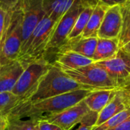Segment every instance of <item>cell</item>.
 I'll use <instances>...</instances> for the list:
<instances>
[{
	"label": "cell",
	"instance_id": "cell-9",
	"mask_svg": "<svg viewBox=\"0 0 130 130\" xmlns=\"http://www.w3.org/2000/svg\"><path fill=\"white\" fill-rule=\"evenodd\" d=\"M97 63L108 72L119 88L130 84V53L120 49L114 57Z\"/></svg>",
	"mask_w": 130,
	"mask_h": 130
},
{
	"label": "cell",
	"instance_id": "cell-30",
	"mask_svg": "<svg viewBox=\"0 0 130 130\" xmlns=\"http://www.w3.org/2000/svg\"><path fill=\"white\" fill-rule=\"evenodd\" d=\"M109 130H130V117L117 126Z\"/></svg>",
	"mask_w": 130,
	"mask_h": 130
},
{
	"label": "cell",
	"instance_id": "cell-19",
	"mask_svg": "<svg viewBox=\"0 0 130 130\" xmlns=\"http://www.w3.org/2000/svg\"><path fill=\"white\" fill-rule=\"evenodd\" d=\"M108 8H109L108 6L101 2H96L95 7L91 14L88 22L81 35L82 37L98 38V33L99 28L101 27L104 14Z\"/></svg>",
	"mask_w": 130,
	"mask_h": 130
},
{
	"label": "cell",
	"instance_id": "cell-12",
	"mask_svg": "<svg viewBox=\"0 0 130 130\" xmlns=\"http://www.w3.org/2000/svg\"><path fill=\"white\" fill-rule=\"evenodd\" d=\"M24 68L19 59L0 66V92H11Z\"/></svg>",
	"mask_w": 130,
	"mask_h": 130
},
{
	"label": "cell",
	"instance_id": "cell-7",
	"mask_svg": "<svg viewBox=\"0 0 130 130\" xmlns=\"http://www.w3.org/2000/svg\"><path fill=\"white\" fill-rule=\"evenodd\" d=\"M51 65L52 64L44 58L28 63L25 66L24 72L20 76L11 93L20 98L21 99V101L24 99L35 88Z\"/></svg>",
	"mask_w": 130,
	"mask_h": 130
},
{
	"label": "cell",
	"instance_id": "cell-16",
	"mask_svg": "<svg viewBox=\"0 0 130 130\" xmlns=\"http://www.w3.org/2000/svg\"><path fill=\"white\" fill-rule=\"evenodd\" d=\"M117 89L118 88L95 90L90 93L85 98L84 101L91 111L99 113L113 98Z\"/></svg>",
	"mask_w": 130,
	"mask_h": 130
},
{
	"label": "cell",
	"instance_id": "cell-10",
	"mask_svg": "<svg viewBox=\"0 0 130 130\" xmlns=\"http://www.w3.org/2000/svg\"><path fill=\"white\" fill-rule=\"evenodd\" d=\"M90 111L85 102L82 101L69 108L43 119L59 126L62 129L71 130L75 126L80 123Z\"/></svg>",
	"mask_w": 130,
	"mask_h": 130
},
{
	"label": "cell",
	"instance_id": "cell-4",
	"mask_svg": "<svg viewBox=\"0 0 130 130\" xmlns=\"http://www.w3.org/2000/svg\"><path fill=\"white\" fill-rule=\"evenodd\" d=\"M22 11L21 3L10 11L8 22L0 40V66L18 59L21 49Z\"/></svg>",
	"mask_w": 130,
	"mask_h": 130
},
{
	"label": "cell",
	"instance_id": "cell-1",
	"mask_svg": "<svg viewBox=\"0 0 130 130\" xmlns=\"http://www.w3.org/2000/svg\"><path fill=\"white\" fill-rule=\"evenodd\" d=\"M94 91L95 90L91 88H80L48 99L39 101L35 103L17 104L6 112L5 115L8 118L43 119L47 116L59 113L80 103Z\"/></svg>",
	"mask_w": 130,
	"mask_h": 130
},
{
	"label": "cell",
	"instance_id": "cell-18",
	"mask_svg": "<svg viewBox=\"0 0 130 130\" xmlns=\"http://www.w3.org/2000/svg\"><path fill=\"white\" fill-rule=\"evenodd\" d=\"M122 15V27L117 37L120 50L130 53V0L120 5Z\"/></svg>",
	"mask_w": 130,
	"mask_h": 130
},
{
	"label": "cell",
	"instance_id": "cell-17",
	"mask_svg": "<svg viewBox=\"0 0 130 130\" xmlns=\"http://www.w3.org/2000/svg\"><path fill=\"white\" fill-rule=\"evenodd\" d=\"M120 48L117 38H98L95 51L92 59L94 62H102L114 57Z\"/></svg>",
	"mask_w": 130,
	"mask_h": 130
},
{
	"label": "cell",
	"instance_id": "cell-21",
	"mask_svg": "<svg viewBox=\"0 0 130 130\" xmlns=\"http://www.w3.org/2000/svg\"><path fill=\"white\" fill-rule=\"evenodd\" d=\"M95 4H96L95 2H91L88 0H85V7L82 9V11H81V13L79 14V15L75 21V25L68 37L67 40L74 39V38L78 37L82 35L83 30H85V28L88 22L91 14L95 7Z\"/></svg>",
	"mask_w": 130,
	"mask_h": 130
},
{
	"label": "cell",
	"instance_id": "cell-3",
	"mask_svg": "<svg viewBox=\"0 0 130 130\" xmlns=\"http://www.w3.org/2000/svg\"><path fill=\"white\" fill-rule=\"evenodd\" d=\"M57 22L44 14L37 24L18 59L24 67L33 61L44 58L47 45Z\"/></svg>",
	"mask_w": 130,
	"mask_h": 130
},
{
	"label": "cell",
	"instance_id": "cell-23",
	"mask_svg": "<svg viewBox=\"0 0 130 130\" xmlns=\"http://www.w3.org/2000/svg\"><path fill=\"white\" fill-rule=\"evenodd\" d=\"M130 117V107L126 109L125 110L113 116L112 117H110V119H108L107 121H105L104 123H102L101 125L94 127L92 130H109L115 126H117V125H119L120 123H121L122 122H123L124 120H126V119H128Z\"/></svg>",
	"mask_w": 130,
	"mask_h": 130
},
{
	"label": "cell",
	"instance_id": "cell-31",
	"mask_svg": "<svg viewBox=\"0 0 130 130\" xmlns=\"http://www.w3.org/2000/svg\"><path fill=\"white\" fill-rule=\"evenodd\" d=\"M8 124V117L4 114L0 113V130H7Z\"/></svg>",
	"mask_w": 130,
	"mask_h": 130
},
{
	"label": "cell",
	"instance_id": "cell-20",
	"mask_svg": "<svg viewBox=\"0 0 130 130\" xmlns=\"http://www.w3.org/2000/svg\"><path fill=\"white\" fill-rule=\"evenodd\" d=\"M75 1L76 0H43L44 13L55 21H59Z\"/></svg>",
	"mask_w": 130,
	"mask_h": 130
},
{
	"label": "cell",
	"instance_id": "cell-15",
	"mask_svg": "<svg viewBox=\"0 0 130 130\" xmlns=\"http://www.w3.org/2000/svg\"><path fill=\"white\" fill-rule=\"evenodd\" d=\"M97 42L98 38L96 37L85 38L79 36L74 39L67 40L59 49L58 53L63 51H72L88 58L92 59L95 51Z\"/></svg>",
	"mask_w": 130,
	"mask_h": 130
},
{
	"label": "cell",
	"instance_id": "cell-8",
	"mask_svg": "<svg viewBox=\"0 0 130 130\" xmlns=\"http://www.w3.org/2000/svg\"><path fill=\"white\" fill-rule=\"evenodd\" d=\"M21 8L22 11L21 53L34 28L45 14L43 0H21Z\"/></svg>",
	"mask_w": 130,
	"mask_h": 130
},
{
	"label": "cell",
	"instance_id": "cell-11",
	"mask_svg": "<svg viewBox=\"0 0 130 130\" xmlns=\"http://www.w3.org/2000/svg\"><path fill=\"white\" fill-rule=\"evenodd\" d=\"M122 27V15L120 5L107 8L98 33V38H117Z\"/></svg>",
	"mask_w": 130,
	"mask_h": 130
},
{
	"label": "cell",
	"instance_id": "cell-14",
	"mask_svg": "<svg viewBox=\"0 0 130 130\" xmlns=\"http://www.w3.org/2000/svg\"><path fill=\"white\" fill-rule=\"evenodd\" d=\"M94 62L92 59L84 56L72 51H63L58 53L54 59L53 63L61 68L63 71L76 69Z\"/></svg>",
	"mask_w": 130,
	"mask_h": 130
},
{
	"label": "cell",
	"instance_id": "cell-5",
	"mask_svg": "<svg viewBox=\"0 0 130 130\" xmlns=\"http://www.w3.org/2000/svg\"><path fill=\"white\" fill-rule=\"evenodd\" d=\"M85 5V0H76L72 6L56 23L44 55V59L51 64L53 63L55 56L59 49L67 41L68 37L75 25L79 14L84 8Z\"/></svg>",
	"mask_w": 130,
	"mask_h": 130
},
{
	"label": "cell",
	"instance_id": "cell-22",
	"mask_svg": "<svg viewBox=\"0 0 130 130\" xmlns=\"http://www.w3.org/2000/svg\"><path fill=\"white\" fill-rule=\"evenodd\" d=\"M7 130H40L39 120L29 118L23 120L16 117H9Z\"/></svg>",
	"mask_w": 130,
	"mask_h": 130
},
{
	"label": "cell",
	"instance_id": "cell-26",
	"mask_svg": "<svg viewBox=\"0 0 130 130\" xmlns=\"http://www.w3.org/2000/svg\"><path fill=\"white\" fill-rule=\"evenodd\" d=\"M9 14L10 11H6L0 8V40L6 29L9 19Z\"/></svg>",
	"mask_w": 130,
	"mask_h": 130
},
{
	"label": "cell",
	"instance_id": "cell-27",
	"mask_svg": "<svg viewBox=\"0 0 130 130\" xmlns=\"http://www.w3.org/2000/svg\"><path fill=\"white\" fill-rule=\"evenodd\" d=\"M21 0H0V8L6 11H13L16 8Z\"/></svg>",
	"mask_w": 130,
	"mask_h": 130
},
{
	"label": "cell",
	"instance_id": "cell-2",
	"mask_svg": "<svg viewBox=\"0 0 130 130\" xmlns=\"http://www.w3.org/2000/svg\"><path fill=\"white\" fill-rule=\"evenodd\" d=\"M80 88H90L78 83L70 78L56 64H52L35 88L18 104H28L35 103L39 101L48 99Z\"/></svg>",
	"mask_w": 130,
	"mask_h": 130
},
{
	"label": "cell",
	"instance_id": "cell-28",
	"mask_svg": "<svg viewBox=\"0 0 130 130\" xmlns=\"http://www.w3.org/2000/svg\"><path fill=\"white\" fill-rule=\"evenodd\" d=\"M39 127L40 130H64L59 126L53 124L43 119L39 120Z\"/></svg>",
	"mask_w": 130,
	"mask_h": 130
},
{
	"label": "cell",
	"instance_id": "cell-13",
	"mask_svg": "<svg viewBox=\"0 0 130 130\" xmlns=\"http://www.w3.org/2000/svg\"><path fill=\"white\" fill-rule=\"evenodd\" d=\"M130 107V102L126 94L122 88H118L113 98L98 113L94 127L98 126L113 116Z\"/></svg>",
	"mask_w": 130,
	"mask_h": 130
},
{
	"label": "cell",
	"instance_id": "cell-32",
	"mask_svg": "<svg viewBox=\"0 0 130 130\" xmlns=\"http://www.w3.org/2000/svg\"><path fill=\"white\" fill-rule=\"evenodd\" d=\"M122 89H123V90L125 91V93L126 94V95H127V97H128V98H129L130 102V84L129 85H128L127 86L123 88Z\"/></svg>",
	"mask_w": 130,
	"mask_h": 130
},
{
	"label": "cell",
	"instance_id": "cell-25",
	"mask_svg": "<svg viewBox=\"0 0 130 130\" xmlns=\"http://www.w3.org/2000/svg\"><path fill=\"white\" fill-rule=\"evenodd\" d=\"M98 117V113L90 111L80 123L79 127L76 130H92L94 127Z\"/></svg>",
	"mask_w": 130,
	"mask_h": 130
},
{
	"label": "cell",
	"instance_id": "cell-29",
	"mask_svg": "<svg viewBox=\"0 0 130 130\" xmlns=\"http://www.w3.org/2000/svg\"><path fill=\"white\" fill-rule=\"evenodd\" d=\"M126 0H95L96 2H101L108 7L116 5H121L123 2H125Z\"/></svg>",
	"mask_w": 130,
	"mask_h": 130
},
{
	"label": "cell",
	"instance_id": "cell-24",
	"mask_svg": "<svg viewBox=\"0 0 130 130\" xmlns=\"http://www.w3.org/2000/svg\"><path fill=\"white\" fill-rule=\"evenodd\" d=\"M21 99L11 92H0V113L5 114Z\"/></svg>",
	"mask_w": 130,
	"mask_h": 130
},
{
	"label": "cell",
	"instance_id": "cell-6",
	"mask_svg": "<svg viewBox=\"0 0 130 130\" xmlns=\"http://www.w3.org/2000/svg\"><path fill=\"white\" fill-rule=\"evenodd\" d=\"M64 72L78 83L90 88L95 90L119 88L108 72L97 62Z\"/></svg>",
	"mask_w": 130,
	"mask_h": 130
}]
</instances>
